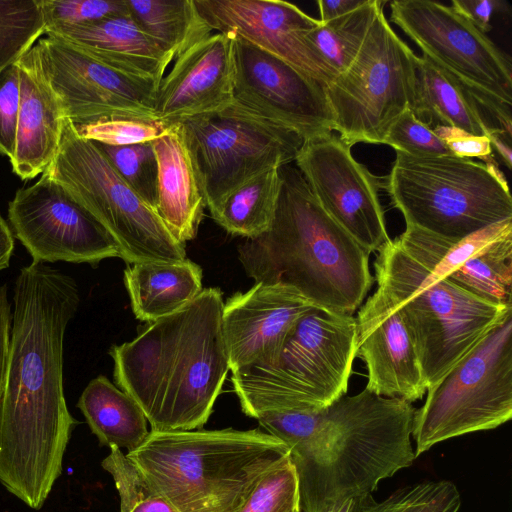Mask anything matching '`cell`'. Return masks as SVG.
Segmentation results:
<instances>
[{"mask_svg":"<svg viewBox=\"0 0 512 512\" xmlns=\"http://www.w3.org/2000/svg\"><path fill=\"white\" fill-rule=\"evenodd\" d=\"M461 497L448 480L424 481L398 488L377 501L372 494L354 500L349 512H458Z\"/></svg>","mask_w":512,"mask_h":512,"instance_id":"32","label":"cell"},{"mask_svg":"<svg viewBox=\"0 0 512 512\" xmlns=\"http://www.w3.org/2000/svg\"><path fill=\"white\" fill-rule=\"evenodd\" d=\"M238 512H301L297 474L289 453L261 478Z\"/></svg>","mask_w":512,"mask_h":512,"instance_id":"35","label":"cell"},{"mask_svg":"<svg viewBox=\"0 0 512 512\" xmlns=\"http://www.w3.org/2000/svg\"><path fill=\"white\" fill-rule=\"evenodd\" d=\"M446 278L488 303L512 308V236L470 257Z\"/></svg>","mask_w":512,"mask_h":512,"instance_id":"31","label":"cell"},{"mask_svg":"<svg viewBox=\"0 0 512 512\" xmlns=\"http://www.w3.org/2000/svg\"><path fill=\"white\" fill-rule=\"evenodd\" d=\"M129 512H176L158 493L136 504Z\"/></svg>","mask_w":512,"mask_h":512,"instance_id":"46","label":"cell"},{"mask_svg":"<svg viewBox=\"0 0 512 512\" xmlns=\"http://www.w3.org/2000/svg\"><path fill=\"white\" fill-rule=\"evenodd\" d=\"M129 14L175 58L211 35L194 0H125Z\"/></svg>","mask_w":512,"mask_h":512,"instance_id":"28","label":"cell"},{"mask_svg":"<svg viewBox=\"0 0 512 512\" xmlns=\"http://www.w3.org/2000/svg\"><path fill=\"white\" fill-rule=\"evenodd\" d=\"M158 164L156 213L180 243L194 239L206 207L179 122L153 142Z\"/></svg>","mask_w":512,"mask_h":512,"instance_id":"24","label":"cell"},{"mask_svg":"<svg viewBox=\"0 0 512 512\" xmlns=\"http://www.w3.org/2000/svg\"><path fill=\"white\" fill-rule=\"evenodd\" d=\"M98 62L123 74L159 86L174 59L129 13L97 22L49 29Z\"/></svg>","mask_w":512,"mask_h":512,"instance_id":"23","label":"cell"},{"mask_svg":"<svg viewBox=\"0 0 512 512\" xmlns=\"http://www.w3.org/2000/svg\"><path fill=\"white\" fill-rule=\"evenodd\" d=\"M14 246L12 230L0 214V272L9 266Z\"/></svg>","mask_w":512,"mask_h":512,"instance_id":"45","label":"cell"},{"mask_svg":"<svg viewBox=\"0 0 512 512\" xmlns=\"http://www.w3.org/2000/svg\"><path fill=\"white\" fill-rule=\"evenodd\" d=\"M20 100L17 64L0 72V155L14 157Z\"/></svg>","mask_w":512,"mask_h":512,"instance_id":"40","label":"cell"},{"mask_svg":"<svg viewBox=\"0 0 512 512\" xmlns=\"http://www.w3.org/2000/svg\"><path fill=\"white\" fill-rule=\"evenodd\" d=\"M45 32L41 0H0V72L17 63Z\"/></svg>","mask_w":512,"mask_h":512,"instance_id":"33","label":"cell"},{"mask_svg":"<svg viewBox=\"0 0 512 512\" xmlns=\"http://www.w3.org/2000/svg\"><path fill=\"white\" fill-rule=\"evenodd\" d=\"M233 36L214 33L175 58L155 95V118L168 125L233 103Z\"/></svg>","mask_w":512,"mask_h":512,"instance_id":"21","label":"cell"},{"mask_svg":"<svg viewBox=\"0 0 512 512\" xmlns=\"http://www.w3.org/2000/svg\"><path fill=\"white\" fill-rule=\"evenodd\" d=\"M313 307L296 289L282 284L255 283L233 294L222 311L230 371L274 363L295 323Z\"/></svg>","mask_w":512,"mask_h":512,"instance_id":"19","label":"cell"},{"mask_svg":"<svg viewBox=\"0 0 512 512\" xmlns=\"http://www.w3.org/2000/svg\"><path fill=\"white\" fill-rule=\"evenodd\" d=\"M124 284L135 317L153 322L190 303L202 290V269L189 259L173 263H132Z\"/></svg>","mask_w":512,"mask_h":512,"instance_id":"25","label":"cell"},{"mask_svg":"<svg viewBox=\"0 0 512 512\" xmlns=\"http://www.w3.org/2000/svg\"><path fill=\"white\" fill-rule=\"evenodd\" d=\"M13 302L0 402V483L38 510L62 473L78 424L65 400L63 351L80 294L71 276L32 261L17 275Z\"/></svg>","mask_w":512,"mask_h":512,"instance_id":"1","label":"cell"},{"mask_svg":"<svg viewBox=\"0 0 512 512\" xmlns=\"http://www.w3.org/2000/svg\"><path fill=\"white\" fill-rule=\"evenodd\" d=\"M85 139L109 146H128L153 142L165 134L170 125L158 120L104 119L75 125Z\"/></svg>","mask_w":512,"mask_h":512,"instance_id":"36","label":"cell"},{"mask_svg":"<svg viewBox=\"0 0 512 512\" xmlns=\"http://www.w3.org/2000/svg\"><path fill=\"white\" fill-rule=\"evenodd\" d=\"M95 144L120 177L155 211L158 198V164L153 143L128 146Z\"/></svg>","mask_w":512,"mask_h":512,"instance_id":"34","label":"cell"},{"mask_svg":"<svg viewBox=\"0 0 512 512\" xmlns=\"http://www.w3.org/2000/svg\"><path fill=\"white\" fill-rule=\"evenodd\" d=\"M12 325L11 303L8 299L7 286L0 285V402L2 398Z\"/></svg>","mask_w":512,"mask_h":512,"instance_id":"43","label":"cell"},{"mask_svg":"<svg viewBox=\"0 0 512 512\" xmlns=\"http://www.w3.org/2000/svg\"><path fill=\"white\" fill-rule=\"evenodd\" d=\"M356 356L355 317L313 307L295 323L274 363L240 369L231 382L243 413L255 419L322 409L347 393Z\"/></svg>","mask_w":512,"mask_h":512,"instance_id":"7","label":"cell"},{"mask_svg":"<svg viewBox=\"0 0 512 512\" xmlns=\"http://www.w3.org/2000/svg\"><path fill=\"white\" fill-rule=\"evenodd\" d=\"M410 110L432 129L436 125H445L475 135L492 134L478 107L423 55L416 58L415 96Z\"/></svg>","mask_w":512,"mask_h":512,"instance_id":"27","label":"cell"},{"mask_svg":"<svg viewBox=\"0 0 512 512\" xmlns=\"http://www.w3.org/2000/svg\"><path fill=\"white\" fill-rule=\"evenodd\" d=\"M20 100L16 146L10 161L22 180L43 174L54 161L67 120L34 45L17 61Z\"/></svg>","mask_w":512,"mask_h":512,"instance_id":"22","label":"cell"},{"mask_svg":"<svg viewBox=\"0 0 512 512\" xmlns=\"http://www.w3.org/2000/svg\"><path fill=\"white\" fill-rule=\"evenodd\" d=\"M109 232L128 264L186 259L185 244L120 177L97 145L66 120L58 153L45 171Z\"/></svg>","mask_w":512,"mask_h":512,"instance_id":"10","label":"cell"},{"mask_svg":"<svg viewBox=\"0 0 512 512\" xmlns=\"http://www.w3.org/2000/svg\"><path fill=\"white\" fill-rule=\"evenodd\" d=\"M505 2L495 0H453L451 7L472 22L482 32L491 30V17L497 8L504 9Z\"/></svg>","mask_w":512,"mask_h":512,"instance_id":"42","label":"cell"},{"mask_svg":"<svg viewBox=\"0 0 512 512\" xmlns=\"http://www.w3.org/2000/svg\"><path fill=\"white\" fill-rule=\"evenodd\" d=\"M41 6L46 31L129 13L125 0H41Z\"/></svg>","mask_w":512,"mask_h":512,"instance_id":"37","label":"cell"},{"mask_svg":"<svg viewBox=\"0 0 512 512\" xmlns=\"http://www.w3.org/2000/svg\"><path fill=\"white\" fill-rule=\"evenodd\" d=\"M218 288L203 289L177 312L148 322L109 349L119 389L141 408L151 431L203 427L226 380L229 357Z\"/></svg>","mask_w":512,"mask_h":512,"instance_id":"2","label":"cell"},{"mask_svg":"<svg viewBox=\"0 0 512 512\" xmlns=\"http://www.w3.org/2000/svg\"><path fill=\"white\" fill-rule=\"evenodd\" d=\"M415 408L398 397L364 388L324 408L314 438L289 451L301 512H327L348 499L372 494L381 480L410 467Z\"/></svg>","mask_w":512,"mask_h":512,"instance_id":"4","label":"cell"},{"mask_svg":"<svg viewBox=\"0 0 512 512\" xmlns=\"http://www.w3.org/2000/svg\"><path fill=\"white\" fill-rule=\"evenodd\" d=\"M417 56L378 12L350 66L323 90L333 130L347 145L382 144L415 96Z\"/></svg>","mask_w":512,"mask_h":512,"instance_id":"12","label":"cell"},{"mask_svg":"<svg viewBox=\"0 0 512 512\" xmlns=\"http://www.w3.org/2000/svg\"><path fill=\"white\" fill-rule=\"evenodd\" d=\"M390 19L478 107L493 133L511 143L510 57L451 6L396 0Z\"/></svg>","mask_w":512,"mask_h":512,"instance_id":"9","label":"cell"},{"mask_svg":"<svg viewBox=\"0 0 512 512\" xmlns=\"http://www.w3.org/2000/svg\"><path fill=\"white\" fill-rule=\"evenodd\" d=\"M512 417V315L487 333L415 409V456L437 443L494 429Z\"/></svg>","mask_w":512,"mask_h":512,"instance_id":"11","label":"cell"},{"mask_svg":"<svg viewBox=\"0 0 512 512\" xmlns=\"http://www.w3.org/2000/svg\"><path fill=\"white\" fill-rule=\"evenodd\" d=\"M233 38L234 102L303 140L331 133L333 120L320 84L244 39Z\"/></svg>","mask_w":512,"mask_h":512,"instance_id":"17","label":"cell"},{"mask_svg":"<svg viewBox=\"0 0 512 512\" xmlns=\"http://www.w3.org/2000/svg\"><path fill=\"white\" fill-rule=\"evenodd\" d=\"M295 166L328 213L369 254L389 239L379 198L382 178L352 155L351 146L331 133L303 141Z\"/></svg>","mask_w":512,"mask_h":512,"instance_id":"15","label":"cell"},{"mask_svg":"<svg viewBox=\"0 0 512 512\" xmlns=\"http://www.w3.org/2000/svg\"><path fill=\"white\" fill-rule=\"evenodd\" d=\"M432 130L454 156L469 159L476 157L484 162L494 157L490 139L486 135H475L445 125H436Z\"/></svg>","mask_w":512,"mask_h":512,"instance_id":"41","label":"cell"},{"mask_svg":"<svg viewBox=\"0 0 512 512\" xmlns=\"http://www.w3.org/2000/svg\"><path fill=\"white\" fill-rule=\"evenodd\" d=\"M76 406L101 446L115 445L131 452L140 447L150 433L139 405L104 375L88 383Z\"/></svg>","mask_w":512,"mask_h":512,"instance_id":"26","label":"cell"},{"mask_svg":"<svg viewBox=\"0 0 512 512\" xmlns=\"http://www.w3.org/2000/svg\"><path fill=\"white\" fill-rule=\"evenodd\" d=\"M383 4L379 0H366L348 14L327 22L319 21L307 34V40L335 76L353 62Z\"/></svg>","mask_w":512,"mask_h":512,"instance_id":"30","label":"cell"},{"mask_svg":"<svg viewBox=\"0 0 512 512\" xmlns=\"http://www.w3.org/2000/svg\"><path fill=\"white\" fill-rule=\"evenodd\" d=\"M279 168L269 169L232 191L210 214L213 220L228 233L246 239L265 233L277 207L281 186Z\"/></svg>","mask_w":512,"mask_h":512,"instance_id":"29","label":"cell"},{"mask_svg":"<svg viewBox=\"0 0 512 512\" xmlns=\"http://www.w3.org/2000/svg\"><path fill=\"white\" fill-rule=\"evenodd\" d=\"M377 251L378 287L394 299L410 330L427 389L512 315V308L488 303L435 274L413 226Z\"/></svg>","mask_w":512,"mask_h":512,"instance_id":"6","label":"cell"},{"mask_svg":"<svg viewBox=\"0 0 512 512\" xmlns=\"http://www.w3.org/2000/svg\"><path fill=\"white\" fill-rule=\"evenodd\" d=\"M110 453L101 466L113 478L120 498V512H129L136 504L157 494L136 464L115 446H109Z\"/></svg>","mask_w":512,"mask_h":512,"instance_id":"39","label":"cell"},{"mask_svg":"<svg viewBox=\"0 0 512 512\" xmlns=\"http://www.w3.org/2000/svg\"><path fill=\"white\" fill-rule=\"evenodd\" d=\"M355 499H348L345 502L333 507L331 510L327 512H349L352 507Z\"/></svg>","mask_w":512,"mask_h":512,"instance_id":"48","label":"cell"},{"mask_svg":"<svg viewBox=\"0 0 512 512\" xmlns=\"http://www.w3.org/2000/svg\"><path fill=\"white\" fill-rule=\"evenodd\" d=\"M492 148L494 147L496 149V152L501 157V159L504 161L508 169H511L512 167V151L510 147V142L502 138L498 134H490L488 135Z\"/></svg>","mask_w":512,"mask_h":512,"instance_id":"47","label":"cell"},{"mask_svg":"<svg viewBox=\"0 0 512 512\" xmlns=\"http://www.w3.org/2000/svg\"><path fill=\"white\" fill-rule=\"evenodd\" d=\"M366 0H318L320 22H327L355 10Z\"/></svg>","mask_w":512,"mask_h":512,"instance_id":"44","label":"cell"},{"mask_svg":"<svg viewBox=\"0 0 512 512\" xmlns=\"http://www.w3.org/2000/svg\"><path fill=\"white\" fill-rule=\"evenodd\" d=\"M35 46L74 125L117 118L156 120V84L108 67L54 35L41 37Z\"/></svg>","mask_w":512,"mask_h":512,"instance_id":"16","label":"cell"},{"mask_svg":"<svg viewBox=\"0 0 512 512\" xmlns=\"http://www.w3.org/2000/svg\"><path fill=\"white\" fill-rule=\"evenodd\" d=\"M384 188L407 226L459 240L512 218L507 180L492 158L413 157L396 152Z\"/></svg>","mask_w":512,"mask_h":512,"instance_id":"8","label":"cell"},{"mask_svg":"<svg viewBox=\"0 0 512 512\" xmlns=\"http://www.w3.org/2000/svg\"><path fill=\"white\" fill-rule=\"evenodd\" d=\"M413 157L453 155L432 128L405 110L387 130L383 143Z\"/></svg>","mask_w":512,"mask_h":512,"instance_id":"38","label":"cell"},{"mask_svg":"<svg viewBox=\"0 0 512 512\" xmlns=\"http://www.w3.org/2000/svg\"><path fill=\"white\" fill-rule=\"evenodd\" d=\"M281 186L270 228L238 246L255 283L296 289L315 306L352 315L369 292V253L317 201L295 165L279 168Z\"/></svg>","mask_w":512,"mask_h":512,"instance_id":"3","label":"cell"},{"mask_svg":"<svg viewBox=\"0 0 512 512\" xmlns=\"http://www.w3.org/2000/svg\"><path fill=\"white\" fill-rule=\"evenodd\" d=\"M212 31L238 36L286 62L323 88L334 72L313 49L307 34L319 23L282 0H194Z\"/></svg>","mask_w":512,"mask_h":512,"instance_id":"18","label":"cell"},{"mask_svg":"<svg viewBox=\"0 0 512 512\" xmlns=\"http://www.w3.org/2000/svg\"><path fill=\"white\" fill-rule=\"evenodd\" d=\"M8 219L33 262L96 266L106 258L120 257L109 232L47 172L33 185L17 190L8 205Z\"/></svg>","mask_w":512,"mask_h":512,"instance_id":"14","label":"cell"},{"mask_svg":"<svg viewBox=\"0 0 512 512\" xmlns=\"http://www.w3.org/2000/svg\"><path fill=\"white\" fill-rule=\"evenodd\" d=\"M357 355L364 361L366 389L414 402L427 391L412 335L394 299L382 288L360 307Z\"/></svg>","mask_w":512,"mask_h":512,"instance_id":"20","label":"cell"},{"mask_svg":"<svg viewBox=\"0 0 512 512\" xmlns=\"http://www.w3.org/2000/svg\"><path fill=\"white\" fill-rule=\"evenodd\" d=\"M179 123L210 214L246 181L292 163L304 141L234 101Z\"/></svg>","mask_w":512,"mask_h":512,"instance_id":"13","label":"cell"},{"mask_svg":"<svg viewBox=\"0 0 512 512\" xmlns=\"http://www.w3.org/2000/svg\"><path fill=\"white\" fill-rule=\"evenodd\" d=\"M288 453L266 431L225 428L150 431L127 456L176 512H238Z\"/></svg>","mask_w":512,"mask_h":512,"instance_id":"5","label":"cell"}]
</instances>
